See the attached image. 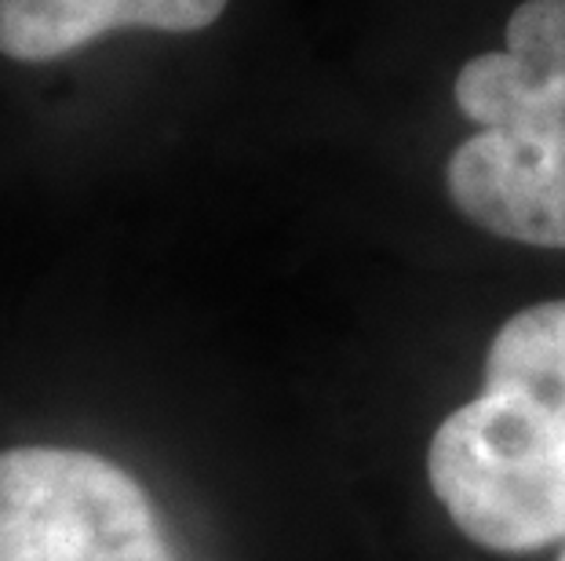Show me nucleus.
Segmentation results:
<instances>
[{"instance_id":"nucleus-5","label":"nucleus","mask_w":565,"mask_h":561,"mask_svg":"<svg viewBox=\"0 0 565 561\" xmlns=\"http://www.w3.org/2000/svg\"><path fill=\"white\" fill-rule=\"evenodd\" d=\"M231 0H0V55L52 63L117 30L194 33Z\"/></svg>"},{"instance_id":"nucleus-3","label":"nucleus","mask_w":565,"mask_h":561,"mask_svg":"<svg viewBox=\"0 0 565 561\" xmlns=\"http://www.w3.org/2000/svg\"><path fill=\"white\" fill-rule=\"evenodd\" d=\"M456 208L482 230L565 248V131L478 128L445 172Z\"/></svg>"},{"instance_id":"nucleus-2","label":"nucleus","mask_w":565,"mask_h":561,"mask_svg":"<svg viewBox=\"0 0 565 561\" xmlns=\"http://www.w3.org/2000/svg\"><path fill=\"white\" fill-rule=\"evenodd\" d=\"M0 561H175L142 485L84 449L0 452Z\"/></svg>"},{"instance_id":"nucleus-4","label":"nucleus","mask_w":565,"mask_h":561,"mask_svg":"<svg viewBox=\"0 0 565 561\" xmlns=\"http://www.w3.org/2000/svg\"><path fill=\"white\" fill-rule=\"evenodd\" d=\"M503 41L456 74V106L478 128L565 131V0H525Z\"/></svg>"},{"instance_id":"nucleus-1","label":"nucleus","mask_w":565,"mask_h":561,"mask_svg":"<svg viewBox=\"0 0 565 561\" xmlns=\"http://www.w3.org/2000/svg\"><path fill=\"white\" fill-rule=\"evenodd\" d=\"M430 488L463 536L522 554L565 536V376L482 384L438 427Z\"/></svg>"},{"instance_id":"nucleus-6","label":"nucleus","mask_w":565,"mask_h":561,"mask_svg":"<svg viewBox=\"0 0 565 561\" xmlns=\"http://www.w3.org/2000/svg\"><path fill=\"white\" fill-rule=\"evenodd\" d=\"M558 561H565V554H562V558H558Z\"/></svg>"}]
</instances>
